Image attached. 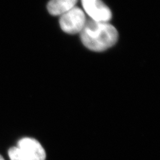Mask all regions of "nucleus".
Listing matches in <instances>:
<instances>
[{
	"mask_svg": "<svg viewBox=\"0 0 160 160\" xmlns=\"http://www.w3.org/2000/svg\"><path fill=\"white\" fill-rule=\"evenodd\" d=\"M78 0H51L48 4L49 12L53 16H61L75 7Z\"/></svg>",
	"mask_w": 160,
	"mask_h": 160,
	"instance_id": "39448f33",
	"label": "nucleus"
},
{
	"mask_svg": "<svg viewBox=\"0 0 160 160\" xmlns=\"http://www.w3.org/2000/svg\"><path fill=\"white\" fill-rule=\"evenodd\" d=\"M19 149L29 160H45V149L36 139L32 138H23L17 143Z\"/></svg>",
	"mask_w": 160,
	"mask_h": 160,
	"instance_id": "20e7f679",
	"label": "nucleus"
},
{
	"mask_svg": "<svg viewBox=\"0 0 160 160\" xmlns=\"http://www.w3.org/2000/svg\"><path fill=\"white\" fill-rule=\"evenodd\" d=\"M10 160H29L17 147H12L8 150Z\"/></svg>",
	"mask_w": 160,
	"mask_h": 160,
	"instance_id": "423d86ee",
	"label": "nucleus"
},
{
	"mask_svg": "<svg viewBox=\"0 0 160 160\" xmlns=\"http://www.w3.org/2000/svg\"><path fill=\"white\" fill-rule=\"evenodd\" d=\"M0 160H5L4 159V158L0 155Z\"/></svg>",
	"mask_w": 160,
	"mask_h": 160,
	"instance_id": "0eeeda50",
	"label": "nucleus"
},
{
	"mask_svg": "<svg viewBox=\"0 0 160 160\" xmlns=\"http://www.w3.org/2000/svg\"><path fill=\"white\" fill-rule=\"evenodd\" d=\"M87 19L84 12L78 7H74L61 16L59 24L64 32L68 34L80 33L86 24Z\"/></svg>",
	"mask_w": 160,
	"mask_h": 160,
	"instance_id": "f03ea898",
	"label": "nucleus"
},
{
	"mask_svg": "<svg viewBox=\"0 0 160 160\" xmlns=\"http://www.w3.org/2000/svg\"><path fill=\"white\" fill-rule=\"evenodd\" d=\"M82 44L92 51L103 52L114 46L118 40V32L108 22L87 20L80 33Z\"/></svg>",
	"mask_w": 160,
	"mask_h": 160,
	"instance_id": "f257e3e1",
	"label": "nucleus"
},
{
	"mask_svg": "<svg viewBox=\"0 0 160 160\" xmlns=\"http://www.w3.org/2000/svg\"><path fill=\"white\" fill-rule=\"evenodd\" d=\"M81 3L90 19L102 22H108L111 20L112 12L101 0H81Z\"/></svg>",
	"mask_w": 160,
	"mask_h": 160,
	"instance_id": "7ed1b4c3",
	"label": "nucleus"
}]
</instances>
